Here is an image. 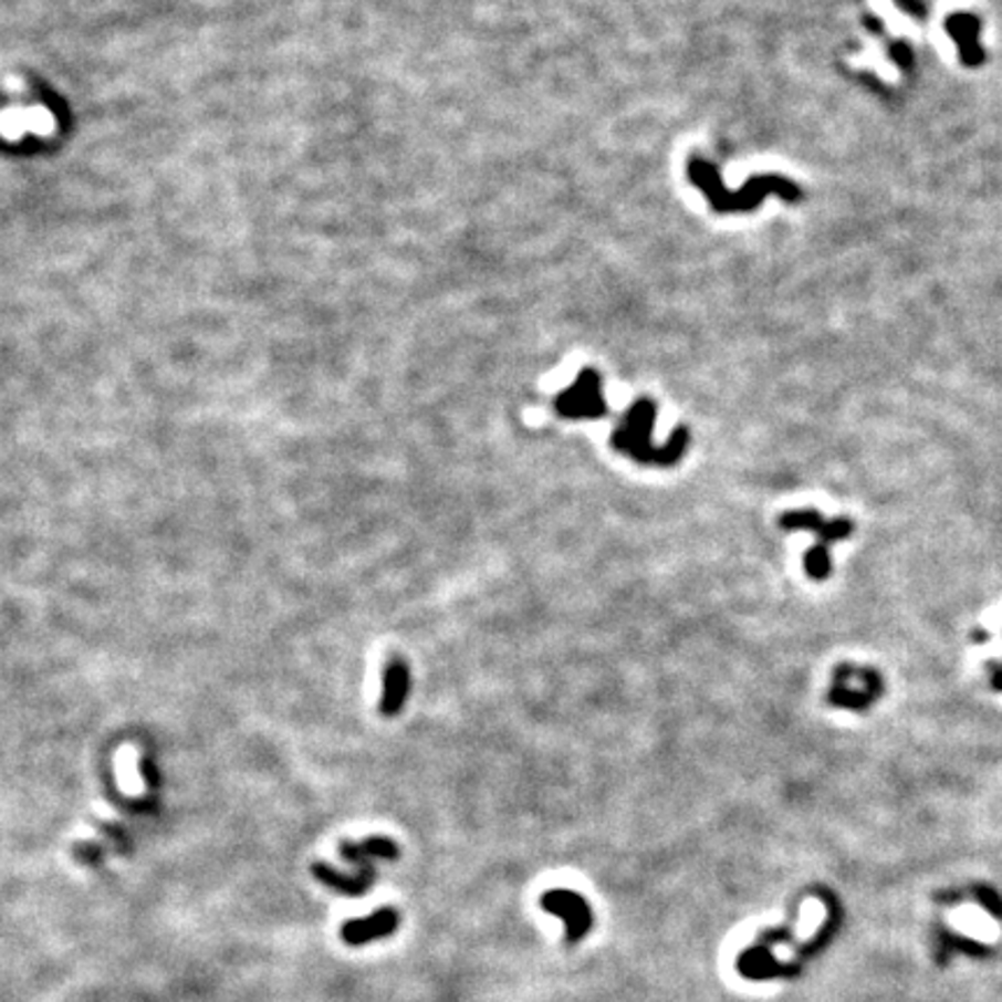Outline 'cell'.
<instances>
[{"label": "cell", "instance_id": "obj_9", "mask_svg": "<svg viewBox=\"0 0 1002 1002\" xmlns=\"http://www.w3.org/2000/svg\"><path fill=\"white\" fill-rule=\"evenodd\" d=\"M991 685L1002 691V664H991Z\"/></svg>", "mask_w": 1002, "mask_h": 1002}, {"label": "cell", "instance_id": "obj_7", "mask_svg": "<svg viewBox=\"0 0 1002 1002\" xmlns=\"http://www.w3.org/2000/svg\"><path fill=\"white\" fill-rule=\"evenodd\" d=\"M397 926H399L397 910L395 908H380L376 915H372L367 919L346 921L344 928H342V938H344V942H348L353 947H361L365 942L393 936L395 930H397Z\"/></svg>", "mask_w": 1002, "mask_h": 1002}, {"label": "cell", "instance_id": "obj_4", "mask_svg": "<svg viewBox=\"0 0 1002 1002\" xmlns=\"http://www.w3.org/2000/svg\"><path fill=\"white\" fill-rule=\"evenodd\" d=\"M557 416L566 420H599L608 414L604 393H602V378L594 369H583L576 378V384H571L557 399H555Z\"/></svg>", "mask_w": 1002, "mask_h": 1002}, {"label": "cell", "instance_id": "obj_2", "mask_svg": "<svg viewBox=\"0 0 1002 1002\" xmlns=\"http://www.w3.org/2000/svg\"><path fill=\"white\" fill-rule=\"evenodd\" d=\"M780 528L784 532H796V530H807V532H813L815 534V545L810 547V551L805 553V571H807V576L813 578V581H826L831 576V555H828V547L833 543H838V541H845L849 539V534L854 532V522L849 518H833V520H826L820 511H813V509H805V511H790V513H784L780 520H777Z\"/></svg>", "mask_w": 1002, "mask_h": 1002}, {"label": "cell", "instance_id": "obj_6", "mask_svg": "<svg viewBox=\"0 0 1002 1002\" xmlns=\"http://www.w3.org/2000/svg\"><path fill=\"white\" fill-rule=\"evenodd\" d=\"M411 691V671L409 664L401 657H390L384 671V697H380V714L384 718H395V714L401 712L404 703L409 699Z\"/></svg>", "mask_w": 1002, "mask_h": 1002}, {"label": "cell", "instance_id": "obj_1", "mask_svg": "<svg viewBox=\"0 0 1002 1002\" xmlns=\"http://www.w3.org/2000/svg\"><path fill=\"white\" fill-rule=\"evenodd\" d=\"M657 418V407L650 399H638L632 404L627 416L610 437V446L646 467H674L682 460L689 446V429L678 427L664 446L653 443V427Z\"/></svg>", "mask_w": 1002, "mask_h": 1002}, {"label": "cell", "instance_id": "obj_8", "mask_svg": "<svg viewBox=\"0 0 1002 1002\" xmlns=\"http://www.w3.org/2000/svg\"><path fill=\"white\" fill-rule=\"evenodd\" d=\"M342 856L346 862L355 864L357 870L367 877H374V862L376 858H386V862H397L399 858V847L390 838H369L365 843H342L340 847Z\"/></svg>", "mask_w": 1002, "mask_h": 1002}, {"label": "cell", "instance_id": "obj_3", "mask_svg": "<svg viewBox=\"0 0 1002 1002\" xmlns=\"http://www.w3.org/2000/svg\"><path fill=\"white\" fill-rule=\"evenodd\" d=\"M885 691L879 674L868 666L843 664L833 671L828 703L841 710L866 712Z\"/></svg>", "mask_w": 1002, "mask_h": 1002}, {"label": "cell", "instance_id": "obj_5", "mask_svg": "<svg viewBox=\"0 0 1002 1002\" xmlns=\"http://www.w3.org/2000/svg\"><path fill=\"white\" fill-rule=\"evenodd\" d=\"M541 908L547 915L562 917L566 923V942L578 944L594 926L589 902L571 889H547L541 896Z\"/></svg>", "mask_w": 1002, "mask_h": 1002}]
</instances>
